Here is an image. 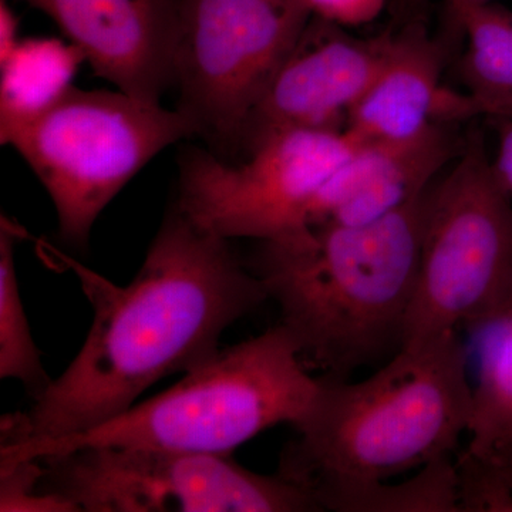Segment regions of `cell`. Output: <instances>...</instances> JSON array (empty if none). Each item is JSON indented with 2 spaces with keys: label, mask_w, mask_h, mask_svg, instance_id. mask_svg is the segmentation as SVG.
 Segmentation results:
<instances>
[{
  "label": "cell",
  "mask_w": 512,
  "mask_h": 512,
  "mask_svg": "<svg viewBox=\"0 0 512 512\" xmlns=\"http://www.w3.org/2000/svg\"><path fill=\"white\" fill-rule=\"evenodd\" d=\"M460 76L478 116L512 120V10L491 2L467 13Z\"/></svg>",
  "instance_id": "16"
},
{
  "label": "cell",
  "mask_w": 512,
  "mask_h": 512,
  "mask_svg": "<svg viewBox=\"0 0 512 512\" xmlns=\"http://www.w3.org/2000/svg\"><path fill=\"white\" fill-rule=\"evenodd\" d=\"M319 377L279 323L221 349L146 402L84 433L3 446L0 466L83 446L140 447L232 456L278 424L298 423L318 394Z\"/></svg>",
  "instance_id": "4"
},
{
  "label": "cell",
  "mask_w": 512,
  "mask_h": 512,
  "mask_svg": "<svg viewBox=\"0 0 512 512\" xmlns=\"http://www.w3.org/2000/svg\"><path fill=\"white\" fill-rule=\"evenodd\" d=\"M342 29L312 16L245 123L237 157L279 131L340 130L382 70L394 37L359 39Z\"/></svg>",
  "instance_id": "10"
},
{
  "label": "cell",
  "mask_w": 512,
  "mask_h": 512,
  "mask_svg": "<svg viewBox=\"0 0 512 512\" xmlns=\"http://www.w3.org/2000/svg\"><path fill=\"white\" fill-rule=\"evenodd\" d=\"M19 19L6 0H0V62L19 45Z\"/></svg>",
  "instance_id": "24"
},
{
  "label": "cell",
  "mask_w": 512,
  "mask_h": 512,
  "mask_svg": "<svg viewBox=\"0 0 512 512\" xmlns=\"http://www.w3.org/2000/svg\"><path fill=\"white\" fill-rule=\"evenodd\" d=\"M512 308V197L471 131L424 202L419 272L404 346L483 330Z\"/></svg>",
  "instance_id": "5"
},
{
  "label": "cell",
  "mask_w": 512,
  "mask_h": 512,
  "mask_svg": "<svg viewBox=\"0 0 512 512\" xmlns=\"http://www.w3.org/2000/svg\"><path fill=\"white\" fill-rule=\"evenodd\" d=\"M194 136L177 109L120 90L73 86L0 143L15 148L45 187L63 241L84 248L94 222L128 181L165 148Z\"/></svg>",
  "instance_id": "6"
},
{
  "label": "cell",
  "mask_w": 512,
  "mask_h": 512,
  "mask_svg": "<svg viewBox=\"0 0 512 512\" xmlns=\"http://www.w3.org/2000/svg\"><path fill=\"white\" fill-rule=\"evenodd\" d=\"M461 148L446 123L402 140L363 141L316 195L308 224L382 220L423 194Z\"/></svg>",
  "instance_id": "12"
},
{
  "label": "cell",
  "mask_w": 512,
  "mask_h": 512,
  "mask_svg": "<svg viewBox=\"0 0 512 512\" xmlns=\"http://www.w3.org/2000/svg\"><path fill=\"white\" fill-rule=\"evenodd\" d=\"M498 128V153L493 161L495 174L512 197V120H494Z\"/></svg>",
  "instance_id": "23"
},
{
  "label": "cell",
  "mask_w": 512,
  "mask_h": 512,
  "mask_svg": "<svg viewBox=\"0 0 512 512\" xmlns=\"http://www.w3.org/2000/svg\"><path fill=\"white\" fill-rule=\"evenodd\" d=\"M35 458L40 491L74 512L320 511L281 474L254 473L232 456L83 446Z\"/></svg>",
  "instance_id": "8"
},
{
  "label": "cell",
  "mask_w": 512,
  "mask_h": 512,
  "mask_svg": "<svg viewBox=\"0 0 512 512\" xmlns=\"http://www.w3.org/2000/svg\"><path fill=\"white\" fill-rule=\"evenodd\" d=\"M49 16L94 74L148 103L174 82L181 0H19Z\"/></svg>",
  "instance_id": "11"
},
{
  "label": "cell",
  "mask_w": 512,
  "mask_h": 512,
  "mask_svg": "<svg viewBox=\"0 0 512 512\" xmlns=\"http://www.w3.org/2000/svg\"><path fill=\"white\" fill-rule=\"evenodd\" d=\"M93 306L82 349L29 412L2 417V446L62 439L113 420L158 380L220 352L222 333L269 296L229 239L174 205L127 286L55 252Z\"/></svg>",
  "instance_id": "1"
},
{
  "label": "cell",
  "mask_w": 512,
  "mask_h": 512,
  "mask_svg": "<svg viewBox=\"0 0 512 512\" xmlns=\"http://www.w3.org/2000/svg\"><path fill=\"white\" fill-rule=\"evenodd\" d=\"M0 511L74 512L72 505L40 491L43 468L37 458L0 466Z\"/></svg>",
  "instance_id": "20"
},
{
  "label": "cell",
  "mask_w": 512,
  "mask_h": 512,
  "mask_svg": "<svg viewBox=\"0 0 512 512\" xmlns=\"http://www.w3.org/2000/svg\"><path fill=\"white\" fill-rule=\"evenodd\" d=\"M424 3L426 0H397V18L402 22H416Z\"/></svg>",
  "instance_id": "25"
},
{
  "label": "cell",
  "mask_w": 512,
  "mask_h": 512,
  "mask_svg": "<svg viewBox=\"0 0 512 512\" xmlns=\"http://www.w3.org/2000/svg\"><path fill=\"white\" fill-rule=\"evenodd\" d=\"M83 53L53 37L22 39L0 62V140L36 119L73 87Z\"/></svg>",
  "instance_id": "14"
},
{
  "label": "cell",
  "mask_w": 512,
  "mask_h": 512,
  "mask_svg": "<svg viewBox=\"0 0 512 512\" xmlns=\"http://www.w3.org/2000/svg\"><path fill=\"white\" fill-rule=\"evenodd\" d=\"M467 365L463 339L451 333L404 346L362 382L319 377L278 474L319 507L333 488L389 481L453 458L473 410Z\"/></svg>",
  "instance_id": "3"
},
{
  "label": "cell",
  "mask_w": 512,
  "mask_h": 512,
  "mask_svg": "<svg viewBox=\"0 0 512 512\" xmlns=\"http://www.w3.org/2000/svg\"><path fill=\"white\" fill-rule=\"evenodd\" d=\"M311 18L303 0H181L175 109L212 153L235 160L245 123Z\"/></svg>",
  "instance_id": "7"
},
{
  "label": "cell",
  "mask_w": 512,
  "mask_h": 512,
  "mask_svg": "<svg viewBox=\"0 0 512 512\" xmlns=\"http://www.w3.org/2000/svg\"><path fill=\"white\" fill-rule=\"evenodd\" d=\"M16 229L5 215L0 228V377L25 384L33 399L52 380L42 365L23 308L15 266Z\"/></svg>",
  "instance_id": "18"
},
{
  "label": "cell",
  "mask_w": 512,
  "mask_h": 512,
  "mask_svg": "<svg viewBox=\"0 0 512 512\" xmlns=\"http://www.w3.org/2000/svg\"><path fill=\"white\" fill-rule=\"evenodd\" d=\"M427 190L370 224H306L259 241L249 268L320 379L348 380L403 349Z\"/></svg>",
  "instance_id": "2"
},
{
  "label": "cell",
  "mask_w": 512,
  "mask_h": 512,
  "mask_svg": "<svg viewBox=\"0 0 512 512\" xmlns=\"http://www.w3.org/2000/svg\"><path fill=\"white\" fill-rule=\"evenodd\" d=\"M494 0H444L443 36L440 42L447 53L463 45V22L471 9L487 5Z\"/></svg>",
  "instance_id": "22"
},
{
  "label": "cell",
  "mask_w": 512,
  "mask_h": 512,
  "mask_svg": "<svg viewBox=\"0 0 512 512\" xmlns=\"http://www.w3.org/2000/svg\"><path fill=\"white\" fill-rule=\"evenodd\" d=\"M357 144L345 130H286L235 161L208 147L185 146L175 205L229 241L281 237L308 224L316 195Z\"/></svg>",
  "instance_id": "9"
},
{
  "label": "cell",
  "mask_w": 512,
  "mask_h": 512,
  "mask_svg": "<svg viewBox=\"0 0 512 512\" xmlns=\"http://www.w3.org/2000/svg\"><path fill=\"white\" fill-rule=\"evenodd\" d=\"M312 16L340 26L353 28L379 18L386 0H303Z\"/></svg>",
  "instance_id": "21"
},
{
  "label": "cell",
  "mask_w": 512,
  "mask_h": 512,
  "mask_svg": "<svg viewBox=\"0 0 512 512\" xmlns=\"http://www.w3.org/2000/svg\"><path fill=\"white\" fill-rule=\"evenodd\" d=\"M322 511L456 512L461 511L456 458L421 468L404 483L350 484L320 495Z\"/></svg>",
  "instance_id": "17"
},
{
  "label": "cell",
  "mask_w": 512,
  "mask_h": 512,
  "mask_svg": "<svg viewBox=\"0 0 512 512\" xmlns=\"http://www.w3.org/2000/svg\"><path fill=\"white\" fill-rule=\"evenodd\" d=\"M461 511L512 512V466H490L457 453Z\"/></svg>",
  "instance_id": "19"
},
{
  "label": "cell",
  "mask_w": 512,
  "mask_h": 512,
  "mask_svg": "<svg viewBox=\"0 0 512 512\" xmlns=\"http://www.w3.org/2000/svg\"><path fill=\"white\" fill-rule=\"evenodd\" d=\"M448 53L420 22L407 23L393 37L392 49L369 89L350 110L346 128L357 143L402 140L436 123L478 117L467 93L441 84Z\"/></svg>",
  "instance_id": "13"
},
{
  "label": "cell",
  "mask_w": 512,
  "mask_h": 512,
  "mask_svg": "<svg viewBox=\"0 0 512 512\" xmlns=\"http://www.w3.org/2000/svg\"><path fill=\"white\" fill-rule=\"evenodd\" d=\"M487 330L473 384L466 448L460 453L490 466H512V308Z\"/></svg>",
  "instance_id": "15"
}]
</instances>
